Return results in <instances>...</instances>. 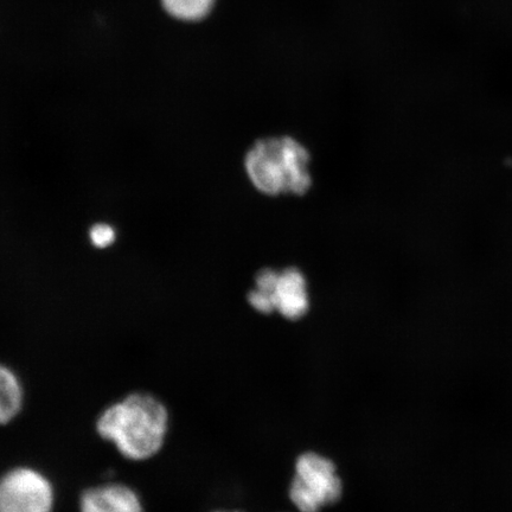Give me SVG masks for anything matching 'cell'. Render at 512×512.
Wrapping results in <instances>:
<instances>
[{
	"instance_id": "obj_8",
	"label": "cell",
	"mask_w": 512,
	"mask_h": 512,
	"mask_svg": "<svg viewBox=\"0 0 512 512\" xmlns=\"http://www.w3.org/2000/svg\"><path fill=\"white\" fill-rule=\"evenodd\" d=\"M278 271L273 268H262L256 274L255 287L248 293V303L253 307L256 312L262 315H271L275 312L273 294L275 284H277Z\"/></svg>"
},
{
	"instance_id": "obj_6",
	"label": "cell",
	"mask_w": 512,
	"mask_h": 512,
	"mask_svg": "<svg viewBox=\"0 0 512 512\" xmlns=\"http://www.w3.org/2000/svg\"><path fill=\"white\" fill-rule=\"evenodd\" d=\"M273 302L275 312L288 320L302 319L310 309L309 292L304 274L297 267L279 272Z\"/></svg>"
},
{
	"instance_id": "obj_3",
	"label": "cell",
	"mask_w": 512,
	"mask_h": 512,
	"mask_svg": "<svg viewBox=\"0 0 512 512\" xmlns=\"http://www.w3.org/2000/svg\"><path fill=\"white\" fill-rule=\"evenodd\" d=\"M342 492V480L329 458L307 452L297 459L290 498L300 512H319L337 503Z\"/></svg>"
},
{
	"instance_id": "obj_4",
	"label": "cell",
	"mask_w": 512,
	"mask_h": 512,
	"mask_svg": "<svg viewBox=\"0 0 512 512\" xmlns=\"http://www.w3.org/2000/svg\"><path fill=\"white\" fill-rule=\"evenodd\" d=\"M50 479L30 466H17L0 477V512H53Z\"/></svg>"
},
{
	"instance_id": "obj_10",
	"label": "cell",
	"mask_w": 512,
	"mask_h": 512,
	"mask_svg": "<svg viewBox=\"0 0 512 512\" xmlns=\"http://www.w3.org/2000/svg\"><path fill=\"white\" fill-rule=\"evenodd\" d=\"M162 3L172 17L195 22L210 14L215 0H162Z\"/></svg>"
},
{
	"instance_id": "obj_9",
	"label": "cell",
	"mask_w": 512,
	"mask_h": 512,
	"mask_svg": "<svg viewBox=\"0 0 512 512\" xmlns=\"http://www.w3.org/2000/svg\"><path fill=\"white\" fill-rule=\"evenodd\" d=\"M120 239V229L111 220H94L85 230L86 245L99 254L112 252L119 245Z\"/></svg>"
},
{
	"instance_id": "obj_5",
	"label": "cell",
	"mask_w": 512,
	"mask_h": 512,
	"mask_svg": "<svg viewBox=\"0 0 512 512\" xmlns=\"http://www.w3.org/2000/svg\"><path fill=\"white\" fill-rule=\"evenodd\" d=\"M80 512H145L142 497L123 483L92 486L82 492Z\"/></svg>"
},
{
	"instance_id": "obj_1",
	"label": "cell",
	"mask_w": 512,
	"mask_h": 512,
	"mask_svg": "<svg viewBox=\"0 0 512 512\" xmlns=\"http://www.w3.org/2000/svg\"><path fill=\"white\" fill-rule=\"evenodd\" d=\"M96 432L132 462H145L162 450L170 427L168 408L155 395L128 394L102 411Z\"/></svg>"
},
{
	"instance_id": "obj_2",
	"label": "cell",
	"mask_w": 512,
	"mask_h": 512,
	"mask_svg": "<svg viewBox=\"0 0 512 512\" xmlns=\"http://www.w3.org/2000/svg\"><path fill=\"white\" fill-rule=\"evenodd\" d=\"M309 150L290 136L256 140L245 169L254 188L267 196H304L312 187Z\"/></svg>"
},
{
	"instance_id": "obj_7",
	"label": "cell",
	"mask_w": 512,
	"mask_h": 512,
	"mask_svg": "<svg viewBox=\"0 0 512 512\" xmlns=\"http://www.w3.org/2000/svg\"><path fill=\"white\" fill-rule=\"evenodd\" d=\"M24 388L14 370L0 363V425L9 424L21 413Z\"/></svg>"
},
{
	"instance_id": "obj_11",
	"label": "cell",
	"mask_w": 512,
	"mask_h": 512,
	"mask_svg": "<svg viewBox=\"0 0 512 512\" xmlns=\"http://www.w3.org/2000/svg\"><path fill=\"white\" fill-rule=\"evenodd\" d=\"M214 512H240V511H224V510H219V511H214Z\"/></svg>"
}]
</instances>
